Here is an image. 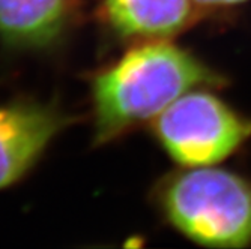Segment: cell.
I'll return each mask as SVG.
<instances>
[{
	"label": "cell",
	"instance_id": "cell-1",
	"mask_svg": "<svg viewBox=\"0 0 251 249\" xmlns=\"http://www.w3.org/2000/svg\"><path fill=\"white\" fill-rule=\"evenodd\" d=\"M224 86V78L170 41L140 42L92 78L94 141L107 144L155 120L194 89Z\"/></svg>",
	"mask_w": 251,
	"mask_h": 249
},
{
	"label": "cell",
	"instance_id": "cell-2",
	"mask_svg": "<svg viewBox=\"0 0 251 249\" xmlns=\"http://www.w3.org/2000/svg\"><path fill=\"white\" fill-rule=\"evenodd\" d=\"M156 203L175 230L201 246L251 245V182L236 173L185 167L164 179Z\"/></svg>",
	"mask_w": 251,
	"mask_h": 249
},
{
	"label": "cell",
	"instance_id": "cell-3",
	"mask_svg": "<svg viewBox=\"0 0 251 249\" xmlns=\"http://www.w3.org/2000/svg\"><path fill=\"white\" fill-rule=\"evenodd\" d=\"M151 123L158 143L182 167L217 165L251 137V120L203 87L184 93Z\"/></svg>",
	"mask_w": 251,
	"mask_h": 249
},
{
	"label": "cell",
	"instance_id": "cell-4",
	"mask_svg": "<svg viewBox=\"0 0 251 249\" xmlns=\"http://www.w3.org/2000/svg\"><path fill=\"white\" fill-rule=\"evenodd\" d=\"M71 123L54 104L18 99L0 105V191L26 177Z\"/></svg>",
	"mask_w": 251,
	"mask_h": 249
},
{
	"label": "cell",
	"instance_id": "cell-5",
	"mask_svg": "<svg viewBox=\"0 0 251 249\" xmlns=\"http://www.w3.org/2000/svg\"><path fill=\"white\" fill-rule=\"evenodd\" d=\"M78 0H0V42L15 51H47L66 38Z\"/></svg>",
	"mask_w": 251,
	"mask_h": 249
},
{
	"label": "cell",
	"instance_id": "cell-6",
	"mask_svg": "<svg viewBox=\"0 0 251 249\" xmlns=\"http://www.w3.org/2000/svg\"><path fill=\"white\" fill-rule=\"evenodd\" d=\"M100 18L116 39L170 41L196 18L194 0H101Z\"/></svg>",
	"mask_w": 251,
	"mask_h": 249
},
{
	"label": "cell",
	"instance_id": "cell-7",
	"mask_svg": "<svg viewBox=\"0 0 251 249\" xmlns=\"http://www.w3.org/2000/svg\"><path fill=\"white\" fill-rule=\"evenodd\" d=\"M248 0H194L197 6L203 8H224V6H236L245 3Z\"/></svg>",
	"mask_w": 251,
	"mask_h": 249
}]
</instances>
